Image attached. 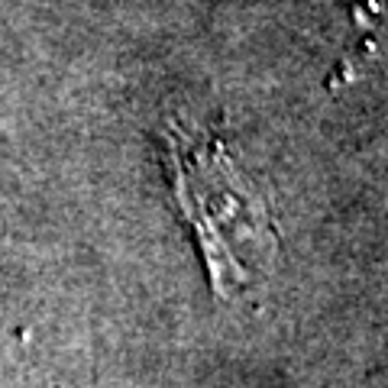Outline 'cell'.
I'll return each mask as SVG.
<instances>
[{
	"label": "cell",
	"mask_w": 388,
	"mask_h": 388,
	"mask_svg": "<svg viewBox=\"0 0 388 388\" xmlns=\"http://www.w3.org/2000/svg\"><path fill=\"white\" fill-rule=\"evenodd\" d=\"M165 165L178 211L197 237L211 285L221 298H237L275 269L278 233L223 140L191 124H165Z\"/></svg>",
	"instance_id": "obj_1"
}]
</instances>
